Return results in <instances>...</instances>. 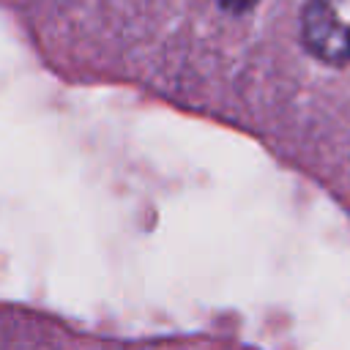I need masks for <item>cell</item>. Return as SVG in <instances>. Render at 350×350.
Returning <instances> with one entry per match:
<instances>
[{"instance_id": "cell-1", "label": "cell", "mask_w": 350, "mask_h": 350, "mask_svg": "<svg viewBox=\"0 0 350 350\" xmlns=\"http://www.w3.org/2000/svg\"><path fill=\"white\" fill-rule=\"evenodd\" d=\"M304 46L323 63H350V0H306L301 16Z\"/></svg>"}, {"instance_id": "cell-2", "label": "cell", "mask_w": 350, "mask_h": 350, "mask_svg": "<svg viewBox=\"0 0 350 350\" xmlns=\"http://www.w3.org/2000/svg\"><path fill=\"white\" fill-rule=\"evenodd\" d=\"M254 3H257V0H219V5H221L224 11H230V14H243V11H249Z\"/></svg>"}]
</instances>
